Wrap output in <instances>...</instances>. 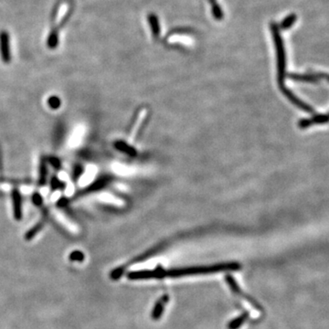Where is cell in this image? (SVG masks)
Returning <instances> with one entry per match:
<instances>
[{"instance_id":"obj_9","label":"cell","mask_w":329,"mask_h":329,"mask_svg":"<svg viewBox=\"0 0 329 329\" xmlns=\"http://www.w3.org/2000/svg\"><path fill=\"white\" fill-rule=\"evenodd\" d=\"M247 318H248V314L244 313L243 315H241L240 317L231 320V323L229 324V326H228V328H229V329H238L241 326H243Z\"/></svg>"},{"instance_id":"obj_15","label":"cell","mask_w":329,"mask_h":329,"mask_svg":"<svg viewBox=\"0 0 329 329\" xmlns=\"http://www.w3.org/2000/svg\"><path fill=\"white\" fill-rule=\"evenodd\" d=\"M51 161H52V165L53 166V167H54V168H60V160L56 159V158H52Z\"/></svg>"},{"instance_id":"obj_11","label":"cell","mask_w":329,"mask_h":329,"mask_svg":"<svg viewBox=\"0 0 329 329\" xmlns=\"http://www.w3.org/2000/svg\"><path fill=\"white\" fill-rule=\"evenodd\" d=\"M295 20H296V16L295 14H292L290 15L289 17H286L284 20H283L282 24H281V28L283 29H287L292 27L294 24H295Z\"/></svg>"},{"instance_id":"obj_7","label":"cell","mask_w":329,"mask_h":329,"mask_svg":"<svg viewBox=\"0 0 329 329\" xmlns=\"http://www.w3.org/2000/svg\"><path fill=\"white\" fill-rule=\"evenodd\" d=\"M59 44V29L54 28L50 32L48 40H47V45L50 49H55Z\"/></svg>"},{"instance_id":"obj_12","label":"cell","mask_w":329,"mask_h":329,"mask_svg":"<svg viewBox=\"0 0 329 329\" xmlns=\"http://www.w3.org/2000/svg\"><path fill=\"white\" fill-rule=\"evenodd\" d=\"M48 104L52 109H58L59 107L61 106V99L57 96H51L50 98L48 99Z\"/></svg>"},{"instance_id":"obj_8","label":"cell","mask_w":329,"mask_h":329,"mask_svg":"<svg viewBox=\"0 0 329 329\" xmlns=\"http://www.w3.org/2000/svg\"><path fill=\"white\" fill-rule=\"evenodd\" d=\"M329 121V115H328V116H318V117H315V118L309 119V120H305V121L301 122L300 127L302 128H305V127H309V126L314 125V124H323V123Z\"/></svg>"},{"instance_id":"obj_2","label":"cell","mask_w":329,"mask_h":329,"mask_svg":"<svg viewBox=\"0 0 329 329\" xmlns=\"http://www.w3.org/2000/svg\"><path fill=\"white\" fill-rule=\"evenodd\" d=\"M167 276V270L158 266L155 270H143L132 271L128 273L130 280H149V279H162Z\"/></svg>"},{"instance_id":"obj_3","label":"cell","mask_w":329,"mask_h":329,"mask_svg":"<svg viewBox=\"0 0 329 329\" xmlns=\"http://www.w3.org/2000/svg\"><path fill=\"white\" fill-rule=\"evenodd\" d=\"M0 54L3 63L9 64L11 61L10 52V39L9 34L3 30L0 32Z\"/></svg>"},{"instance_id":"obj_13","label":"cell","mask_w":329,"mask_h":329,"mask_svg":"<svg viewBox=\"0 0 329 329\" xmlns=\"http://www.w3.org/2000/svg\"><path fill=\"white\" fill-rule=\"evenodd\" d=\"M32 200L36 206H41L43 204V198L40 193H35L32 196Z\"/></svg>"},{"instance_id":"obj_1","label":"cell","mask_w":329,"mask_h":329,"mask_svg":"<svg viewBox=\"0 0 329 329\" xmlns=\"http://www.w3.org/2000/svg\"><path fill=\"white\" fill-rule=\"evenodd\" d=\"M241 264L238 263H220L210 266H197V267H188L180 269H172L167 271V276L171 278L181 277L187 275H195V274H208L225 271H238L241 269Z\"/></svg>"},{"instance_id":"obj_10","label":"cell","mask_w":329,"mask_h":329,"mask_svg":"<svg viewBox=\"0 0 329 329\" xmlns=\"http://www.w3.org/2000/svg\"><path fill=\"white\" fill-rule=\"evenodd\" d=\"M226 281L229 283L230 287H231V290L236 294V295H242V291H241V288L238 286L235 280L233 278L231 277V275H227L226 276Z\"/></svg>"},{"instance_id":"obj_6","label":"cell","mask_w":329,"mask_h":329,"mask_svg":"<svg viewBox=\"0 0 329 329\" xmlns=\"http://www.w3.org/2000/svg\"><path fill=\"white\" fill-rule=\"evenodd\" d=\"M39 168H40L39 169V184L41 186L45 185L47 178H48V167H47V161L44 158H41Z\"/></svg>"},{"instance_id":"obj_14","label":"cell","mask_w":329,"mask_h":329,"mask_svg":"<svg viewBox=\"0 0 329 329\" xmlns=\"http://www.w3.org/2000/svg\"><path fill=\"white\" fill-rule=\"evenodd\" d=\"M41 228H42V223H41V222L38 223V224H36V225L34 226V228L28 232V236L31 237L32 235H35L38 231H41Z\"/></svg>"},{"instance_id":"obj_5","label":"cell","mask_w":329,"mask_h":329,"mask_svg":"<svg viewBox=\"0 0 329 329\" xmlns=\"http://www.w3.org/2000/svg\"><path fill=\"white\" fill-rule=\"evenodd\" d=\"M168 299H169V297H168V295H164L162 298H160L159 300L156 302L155 307H154V309L152 311V314H151V317H152L153 319L157 320V319L161 318L162 314H163L164 309H165V306L168 303Z\"/></svg>"},{"instance_id":"obj_4","label":"cell","mask_w":329,"mask_h":329,"mask_svg":"<svg viewBox=\"0 0 329 329\" xmlns=\"http://www.w3.org/2000/svg\"><path fill=\"white\" fill-rule=\"evenodd\" d=\"M12 208L14 217L17 220L22 218V197L20 192L17 189H14L11 193Z\"/></svg>"}]
</instances>
